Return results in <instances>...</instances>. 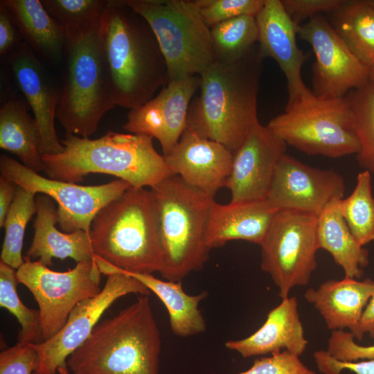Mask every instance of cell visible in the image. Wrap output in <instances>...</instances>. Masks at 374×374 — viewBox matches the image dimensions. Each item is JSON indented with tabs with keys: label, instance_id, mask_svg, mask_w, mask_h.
Returning a JSON list of instances; mask_svg holds the SVG:
<instances>
[{
	"label": "cell",
	"instance_id": "cell-7",
	"mask_svg": "<svg viewBox=\"0 0 374 374\" xmlns=\"http://www.w3.org/2000/svg\"><path fill=\"white\" fill-rule=\"evenodd\" d=\"M157 206L162 266L167 280L181 281L201 269L210 250L205 232L214 198L170 175L150 188Z\"/></svg>",
	"mask_w": 374,
	"mask_h": 374
},
{
	"label": "cell",
	"instance_id": "cell-28",
	"mask_svg": "<svg viewBox=\"0 0 374 374\" xmlns=\"http://www.w3.org/2000/svg\"><path fill=\"white\" fill-rule=\"evenodd\" d=\"M37 123L21 100L10 98L0 107V148L16 155L37 172L44 170Z\"/></svg>",
	"mask_w": 374,
	"mask_h": 374
},
{
	"label": "cell",
	"instance_id": "cell-42",
	"mask_svg": "<svg viewBox=\"0 0 374 374\" xmlns=\"http://www.w3.org/2000/svg\"><path fill=\"white\" fill-rule=\"evenodd\" d=\"M24 42L6 8L0 3V55L8 56Z\"/></svg>",
	"mask_w": 374,
	"mask_h": 374
},
{
	"label": "cell",
	"instance_id": "cell-15",
	"mask_svg": "<svg viewBox=\"0 0 374 374\" xmlns=\"http://www.w3.org/2000/svg\"><path fill=\"white\" fill-rule=\"evenodd\" d=\"M343 177L330 169L306 165L285 154L279 161L266 200L276 210L319 215L332 202L344 198Z\"/></svg>",
	"mask_w": 374,
	"mask_h": 374
},
{
	"label": "cell",
	"instance_id": "cell-25",
	"mask_svg": "<svg viewBox=\"0 0 374 374\" xmlns=\"http://www.w3.org/2000/svg\"><path fill=\"white\" fill-rule=\"evenodd\" d=\"M23 41L51 64H61L67 40L66 29L39 0H1Z\"/></svg>",
	"mask_w": 374,
	"mask_h": 374
},
{
	"label": "cell",
	"instance_id": "cell-30",
	"mask_svg": "<svg viewBox=\"0 0 374 374\" xmlns=\"http://www.w3.org/2000/svg\"><path fill=\"white\" fill-rule=\"evenodd\" d=\"M341 213L350 231L365 246L374 241V197L371 174L363 170L357 177L351 194L339 201Z\"/></svg>",
	"mask_w": 374,
	"mask_h": 374
},
{
	"label": "cell",
	"instance_id": "cell-4",
	"mask_svg": "<svg viewBox=\"0 0 374 374\" xmlns=\"http://www.w3.org/2000/svg\"><path fill=\"white\" fill-rule=\"evenodd\" d=\"M161 334L148 296L98 323L67 359L72 374H159Z\"/></svg>",
	"mask_w": 374,
	"mask_h": 374
},
{
	"label": "cell",
	"instance_id": "cell-14",
	"mask_svg": "<svg viewBox=\"0 0 374 374\" xmlns=\"http://www.w3.org/2000/svg\"><path fill=\"white\" fill-rule=\"evenodd\" d=\"M297 35L315 55L312 92L317 96L344 98L369 82L370 69L362 63L322 15L301 24Z\"/></svg>",
	"mask_w": 374,
	"mask_h": 374
},
{
	"label": "cell",
	"instance_id": "cell-22",
	"mask_svg": "<svg viewBox=\"0 0 374 374\" xmlns=\"http://www.w3.org/2000/svg\"><path fill=\"white\" fill-rule=\"evenodd\" d=\"M373 294L372 279L344 277L328 280L317 289L309 288L304 297L320 313L328 329H348L355 339L362 316Z\"/></svg>",
	"mask_w": 374,
	"mask_h": 374
},
{
	"label": "cell",
	"instance_id": "cell-27",
	"mask_svg": "<svg viewBox=\"0 0 374 374\" xmlns=\"http://www.w3.org/2000/svg\"><path fill=\"white\" fill-rule=\"evenodd\" d=\"M340 200L332 202L318 215V245L331 255L342 268L345 277L359 279L368 265V251L347 226L340 211Z\"/></svg>",
	"mask_w": 374,
	"mask_h": 374
},
{
	"label": "cell",
	"instance_id": "cell-29",
	"mask_svg": "<svg viewBox=\"0 0 374 374\" xmlns=\"http://www.w3.org/2000/svg\"><path fill=\"white\" fill-rule=\"evenodd\" d=\"M330 23L351 52L374 67V8L365 0L344 1L330 13Z\"/></svg>",
	"mask_w": 374,
	"mask_h": 374
},
{
	"label": "cell",
	"instance_id": "cell-2",
	"mask_svg": "<svg viewBox=\"0 0 374 374\" xmlns=\"http://www.w3.org/2000/svg\"><path fill=\"white\" fill-rule=\"evenodd\" d=\"M99 35L116 106L137 108L168 84L166 60L153 30L125 0H108Z\"/></svg>",
	"mask_w": 374,
	"mask_h": 374
},
{
	"label": "cell",
	"instance_id": "cell-32",
	"mask_svg": "<svg viewBox=\"0 0 374 374\" xmlns=\"http://www.w3.org/2000/svg\"><path fill=\"white\" fill-rule=\"evenodd\" d=\"M36 195L17 186L15 198L5 219V236L0 260L15 269L24 262L22 248L25 231L28 222L36 213Z\"/></svg>",
	"mask_w": 374,
	"mask_h": 374
},
{
	"label": "cell",
	"instance_id": "cell-37",
	"mask_svg": "<svg viewBox=\"0 0 374 374\" xmlns=\"http://www.w3.org/2000/svg\"><path fill=\"white\" fill-rule=\"evenodd\" d=\"M214 374V373H213ZM236 374H317L308 368L299 356L282 351L256 359L247 370Z\"/></svg>",
	"mask_w": 374,
	"mask_h": 374
},
{
	"label": "cell",
	"instance_id": "cell-16",
	"mask_svg": "<svg viewBox=\"0 0 374 374\" xmlns=\"http://www.w3.org/2000/svg\"><path fill=\"white\" fill-rule=\"evenodd\" d=\"M286 144L258 119L233 154L226 187L231 203L265 200L276 168L286 154Z\"/></svg>",
	"mask_w": 374,
	"mask_h": 374
},
{
	"label": "cell",
	"instance_id": "cell-39",
	"mask_svg": "<svg viewBox=\"0 0 374 374\" xmlns=\"http://www.w3.org/2000/svg\"><path fill=\"white\" fill-rule=\"evenodd\" d=\"M326 351L332 358L341 362L374 359V344L359 345L353 334L345 330L332 331Z\"/></svg>",
	"mask_w": 374,
	"mask_h": 374
},
{
	"label": "cell",
	"instance_id": "cell-9",
	"mask_svg": "<svg viewBox=\"0 0 374 374\" xmlns=\"http://www.w3.org/2000/svg\"><path fill=\"white\" fill-rule=\"evenodd\" d=\"M153 30L165 57L168 82L200 75L215 60L211 28L196 0H125Z\"/></svg>",
	"mask_w": 374,
	"mask_h": 374
},
{
	"label": "cell",
	"instance_id": "cell-34",
	"mask_svg": "<svg viewBox=\"0 0 374 374\" xmlns=\"http://www.w3.org/2000/svg\"><path fill=\"white\" fill-rule=\"evenodd\" d=\"M17 270L0 260V306L13 314L20 324L18 343H38L39 310L29 308L22 303L17 291Z\"/></svg>",
	"mask_w": 374,
	"mask_h": 374
},
{
	"label": "cell",
	"instance_id": "cell-8",
	"mask_svg": "<svg viewBox=\"0 0 374 374\" xmlns=\"http://www.w3.org/2000/svg\"><path fill=\"white\" fill-rule=\"evenodd\" d=\"M267 126L279 139L309 155L336 159L356 154L359 141L346 98L315 96L310 90Z\"/></svg>",
	"mask_w": 374,
	"mask_h": 374
},
{
	"label": "cell",
	"instance_id": "cell-1",
	"mask_svg": "<svg viewBox=\"0 0 374 374\" xmlns=\"http://www.w3.org/2000/svg\"><path fill=\"white\" fill-rule=\"evenodd\" d=\"M263 59L257 44L235 61L215 60L209 66L199 75L200 93L190 104L186 128L233 154L258 120Z\"/></svg>",
	"mask_w": 374,
	"mask_h": 374
},
{
	"label": "cell",
	"instance_id": "cell-10",
	"mask_svg": "<svg viewBox=\"0 0 374 374\" xmlns=\"http://www.w3.org/2000/svg\"><path fill=\"white\" fill-rule=\"evenodd\" d=\"M317 220L312 213L279 210L260 244L261 269L271 276L281 299L289 297L292 288L308 285L317 268Z\"/></svg>",
	"mask_w": 374,
	"mask_h": 374
},
{
	"label": "cell",
	"instance_id": "cell-11",
	"mask_svg": "<svg viewBox=\"0 0 374 374\" xmlns=\"http://www.w3.org/2000/svg\"><path fill=\"white\" fill-rule=\"evenodd\" d=\"M101 271L95 259L77 262L66 271H56L40 262L24 259L17 269L19 283L26 287L39 307L40 341L55 335L82 301L100 291Z\"/></svg>",
	"mask_w": 374,
	"mask_h": 374
},
{
	"label": "cell",
	"instance_id": "cell-45",
	"mask_svg": "<svg viewBox=\"0 0 374 374\" xmlns=\"http://www.w3.org/2000/svg\"><path fill=\"white\" fill-rule=\"evenodd\" d=\"M55 374H72V373L69 371L67 367V365H65V366H62L60 367Z\"/></svg>",
	"mask_w": 374,
	"mask_h": 374
},
{
	"label": "cell",
	"instance_id": "cell-18",
	"mask_svg": "<svg viewBox=\"0 0 374 374\" xmlns=\"http://www.w3.org/2000/svg\"><path fill=\"white\" fill-rule=\"evenodd\" d=\"M14 80L33 111L41 139L40 152L57 154L64 150L55 128L60 86L24 42L8 56Z\"/></svg>",
	"mask_w": 374,
	"mask_h": 374
},
{
	"label": "cell",
	"instance_id": "cell-5",
	"mask_svg": "<svg viewBox=\"0 0 374 374\" xmlns=\"http://www.w3.org/2000/svg\"><path fill=\"white\" fill-rule=\"evenodd\" d=\"M89 238L93 256L120 270L160 272L161 249L152 190L130 187L104 206L91 222Z\"/></svg>",
	"mask_w": 374,
	"mask_h": 374
},
{
	"label": "cell",
	"instance_id": "cell-26",
	"mask_svg": "<svg viewBox=\"0 0 374 374\" xmlns=\"http://www.w3.org/2000/svg\"><path fill=\"white\" fill-rule=\"evenodd\" d=\"M96 262L103 274L125 273L139 280L150 292H153L165 305L169 316L170 329L175 335L187 337L206 331V321L199 305L207 296L206 292L190 295L184 292L181 281L163 280L150 274L126 272L100 258L96 260Z\"/></svg>",
	"mask_w": 374,
	"mask_h": 374
},
{
	"label": "cell",
	"instance_id": "cell-20",
	"mask_svg": "<svg viewBox=\"0 0 374 374\" xmlns=\"http://www.w3.org/2000/svg\"><path fill=\"white\" fill-rule=\"evenodd\" d=\"M256 18L260 53L263 58H272L283 73L288 91L287 105H290L310 91L301 77L306 56L297 45V26L280 0H265Z\"/></svg>",
	"mask_w": 374,
	"mask_h": 374
},
{
	"label": "cell",
	"instance_id": "cell-6",
	"mask_svg": "<svg viewBox=\"0 0 374 374\" xmlns=\"http://www.w3.org/2000/svg\"><path fill=\"white\" fill-rule=\"evenodd\" d=\"M100 20L66 29L64 68L56 118L66 132L81 137L93 134L103 116L116 106L100 44Z\"/></svg>",
	"mask_w": 374,
	"mask_h": 374
},
{
	"label": "cell",
	"instance_id": "cell-33",
	"mask_svg": "<svg viewBox=\"0 0 374 374\" xmlns=\"http://www.w3.org/2000/svg\"><path fill=\"white\" fill-rule=\"evenodd\" d=\"M346 97L354 115L359 141L357 161L364 170L374 175V83L369 81Z\"/></svg>",
	"mask_w": 374,
	"mask_h": 374
},
{
	"label": "cell",
	"instance_id": "cell-35",
	"mask_svg": "<svg viewBox=\"0 0 374 374\" xmlns=\"http://www.w3.org/2000/svg\"><path fill=\"white\" fill-rule=\"evenodd\" d=\"M108 1L42 0L47 12L65 29L84 26L100 19Z\"/></svg>",
	"mask_w": 374,
	"mask_h": 374
},
{
	"label": "cell",
	"instance_id": "cell-44",
	"mask_svg": "<svg viewBox=\"0 0 374 374\" xmlns=\"http://www.w3.org/2000/svg\"><path fill=\"white\" fill-rule=\"evenodd\" d=\"M366 333L374 339V294L363 312L355 339L361 340Z\"/></svg>",
	"mask_w": 374,
	"mask_h": 374
},
{
	"label": "cell",
	"instance_id": "cell-21",
	"mask_svg": "<svg viewBox=\"0 0 374 374\" xmlns=\"http://www.w3.org/2000/svg\"><path fill=\"white\" fill-rule=\"evenodd\" d=\"M308 344L298 310L296 297H287L267 314L264 323L252 335L225 342V347L242 357L287 351L301 356Z\"/></svg>",
	"mask_w": 374,
	"mask_h": 374
},
{
	"label": "cell",
	"instance_id": "cell-38",
	"mask_svg": "<svg viewBox=\"0 0 374 374\" xmlns=\"http://www.w3.org/2000/svg\"><path fill=\"white\" fill-rule=\"evenodd\" d=\"M39 358L30 344L17 343L0 353V374H34Z\"/></svg>",
	"mask_w": 374,
	"mask_h": 374
},
{
	"label": "cell",
	"instance_id": "cell-40",
	"mask_svg": "<svg viewBox=\"0 0 374 374\" xmlns=\"http://www.w3.org/2000/svg\"><path fill=\"white\" fill-rule=\"evenodd\" d=\"M344 0H280L292 21L297 26L310 19L336 10Z\"/></svg>",
	"mask_w": 374,
	"mask_h": 374
},
{
	"label": "cell",
	"instance_id": "cell-3",
	"mask_svg": "<svg viewBox=\"0 0 374 374\" xmlns=\"http://www.w3.org/2000/svg\"><path fill=\"white\" fill-rule=\"evenodd\" d=\"M64 150L42 156L49 179L77 184L90 173L118 177L132 187L154 186L174 175L152 138L143 134L107 132L96 139L70 133L60 140Z\"/></svg>",
	"mask_w": 374,
	"mask_h": 374
},
{
	"label": "cell",
	"instance_id": "cell-23",
	"mask_svg": "<svg viewBox=\"0 0 374 374\" xmlns=\"http://www.w3.org/2000/svg\"><path fill=\"white\" fill-rule=\"evenodd\" d=\"M36 217L31 244L24 257L39 261L49 267L53 258H70L76 263L94 258L89 233L84 231L65 233L56 228L58 222L57 207L55 201L44 194L35 197Z\"/></svg>",
	"mask_w": 374,
	"mask_h": 374
},
{
	"label": "cell",
	"instance_id": "cell-36",
	"mask_svg": "<svg viewBox=\"0 0 374 374\" xmlns=\"http://www.w3.org/2000/svg\"><path fill=\"white\" fill-rule=\"evenodd\" d=\"M265 0H196L201 15L211 28L224 21L243 15L256 17Z\"/></svg>",
	"mask_w": 374,
	"mask_h": 374
},
{
	"label": "cell",
	"instance_id": "cell-24",
	"mask_svg": "<svg viewBox=\"0 0 374 374\" xmlns=\"http://www.w3.org/2000/svg\"><path fill=\"white\" fill-rule=\"evenodd\" d=\"M278 210L266 199L211 206L205 232L209 250L231 240L260 244Z\"/></svg>",
	"mask_w": 374,
	"mask_h": 374
},
{
	"label": "cell",
	"instance_id": "cell-31",
	"mask_svg": "<svg viewBox=\"0 0 374 374\" xmlns=\"http://www.w3.org/2000/svg\"><path fill=\"white\" fill-rule=\"evenodd\" d=\"M216 60L233 62L248 53L258 41V28L254 16L237 17L211 28Z\"/></svg>",
	"mask_w": 374,
	"mask_h": 374
},
{
	"label": "cell",
	"instance_id": "cell-13",
	"mask_svg": "<svg viewBox=\"0 0 374 374\" xmlns=\"http://www.w3.org/2000/svg\"><path fill=\"white\" fill-rule=\"evenodd\" d=\"M130 294L149 296L150 291L125 273L107 275L101 291L77 305L55 335L45 341L30 343L39 358L34 374H55L60 367L66 365L68 357L89 338L104 312L116 300Z\"/></svg>",
	"mask_w": 374,
	"mask_h": 374
},
{
	"label": "cell",
	"instance_id": "cell-19",
	"mask_svg": "<svg viewBox=\"0 0 374 374\" xmlns=\"http://www.w3.org/2000/svg\"><path fill=\"white\" fill-rule=\"evenodd\" d=\"M163 157L174 175L213 198L226 187L233 162V153L225 146L187 128L177 145Z\"/></svg>",
	"mask_w": 374,
	"mask_h": 374
},
{
	"label": "cell",
	"instance_id": "cell-43",
	"mask_svg": "<svg viewBox=\"0 0 374 374\" xmlns=\"http://www.w3.org/2000/svg\"><path fill=\"white\" fill-rule=\"evenodd\" d=\"M17 185L0 177V227H3L6 215L15 198Z\"/></svg>",
	"mask_w": 374,
	"mask_h": 374
},
{
	"label": "cell",
	"instance_id": "cell-46",
	"mask_svg": "<svg viewBox=\"0 0 374 374\" xmlns=\"http://www.w3.org/2000/svg\"><path fill=\"white\" fill-rule=\"evenodd\" d=\"M369 81L374 83V67L370 69L369 71Z\"/></svg>",
	"mask_w": 374,
	"mask_h": 374
},
{
	"label": "cell",
	"instance_id": "cell-12",
	"mask_svg": "<svg viewBox=\"0 0 374 374\" xmlns=\"http://www.w3.org/2000/svg\"><path fill=\"white\" fill-rule=\"evenodd\" d=\"M1 175L28 191L44 194L57 204L60 228L63 232L89 233L97 213L132 186L123 179L101 185L82 186L49 179L6 154L0 157Z\"/></svg>",
	"mask_w": 374,
	"mask_h": 374
},
{
	"label": "cell",
	"instance_id": "cell-47",
	"mask_svg": "<svg viewBox=\"0 0 374 374\" xmlns=\"http://www.w3.org/2000/svg\"><path fill=\"white\" fill-rule=\"evenodd\" d=\"M365 1L368 5L374 8V0H365Z\"/></svg>",
	"mask_w": 374,
	"mask_h": 374
},
{
	"label": "cell",
	"instance_id": "cell-17",
	"mask_svg": "<svg viewBox=\"0 0 374 374\" xmlns=\"http://www.w3.org/2000/svg\"><path fill=\"white\" fill-rule=\"evenodd\" d=\"M200 83L199 75L168 82L156 96L130 109L123 129L131 134L155 138L161 144L163 155H167L186 129L188 108Z\"/></svg>",
	"mask_w": 374,
	"mask_h": 374
},
{
	"label": "cell",
	"instance_id": "cell-41",
	"mask_svg": "<svg viewBox=\"0 0 374 374\" xmlns=\"http://www.w3.org/2000/svg\"><path fill=\"white\" fill-rule=\"evenodd\" d=\"M314 362L322 374H341L348 370L355 374H374V359L356 362H341L332 358L326 350L313 354Z\"/></svg>",
	"mask_w": 374,
	"mask_h": 374
}]
</instances>
